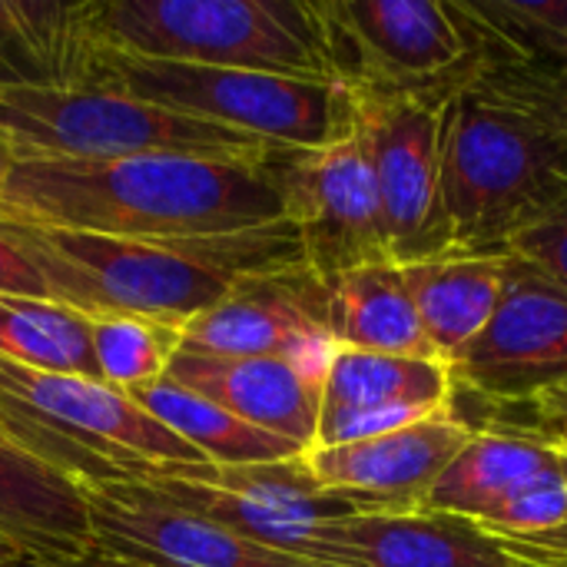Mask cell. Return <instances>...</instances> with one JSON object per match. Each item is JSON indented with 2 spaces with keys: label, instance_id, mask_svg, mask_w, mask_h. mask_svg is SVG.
<instances>
[{
  "label": "cell",
  "instance_id": "cell-1",
  "mask_svg": "<svg viewBox=\"0 0 567 567\" xmlns=\"http://www.w3.org/2000/svg\"><path fill=\"white\" fill-rule=\"evenodd\" d=\"M0 219L123 239H196L286 219L266 159L156 153L103 163L13 159Z\"/></svg>",
  "mask_w": 567,
  "mask_h": 567
},
{
  "label": "cell",
  "instance_id": "cell-2",
  "mask_svg": "<svg viewBox=\"0 0 567 567\" xmlns=\"http://www.w3.org/2000/svg\"><path fill=\"white\" fill-rule=\"evenodd\" d=\"M0 229L33 259L50 299L86 316L133 312L189 322L216 306L236 279L306 262L289 219L196 239H123L13 219H0Z\"/></svg>",
  "mask_w": 567,
  "mask_h": 567
},
{
  "label": "cell",
  "instance_id": "cell-3",
  "mask_svg": "<svg viewBox=\"0 0 567 567\" xmlns=\"http://www.w3.org/2000/svg\"><path fill=\"white\" fill-rule=\"evenodd\" d=\"M565 189V136L472 70L445 96L422 259L508 256L512 236Z\"/></svg>",
  "mask_w": 567,
  "mask_h": 567
},
{
  "label": "cell",
  "instance_id": "cell-4",
  "mask_svg": "<svg viewBox=\"0 0 567 567\" xmlns=\"http://www.w3.org/2000/svg\"><path fill=\"white\" fill-rule=\"evenodd\" d=\"M0 435L76 485L153 482L206 458L100 379L37 372L0 359Z\"/></svg>",
  "mask_w": 567,
  "mask_h": 567
},
{
  "label": "cell",
  "instance_id": "cell-5",
  "mask_svg": "<svg viewBox=\"0 0 567 567\" xmlns=\"http://www.w3.org/2000/svg\"><path fill=\"white\" fill-rule=\"evenodd\" d=\"M96 33L123 56L342 83L306 0H96Z\"/></svg>",
  "mask_w": 567,
  "mask_h": 567
},
{
  "label": "cell",
  "instance_id": "cell-6",
  "mask_svg": "<svg viewBox=\"0 0 567 567\" xmlns=\"http://www.w3.org/2000/svg\"><path fill=\"white\" fill-rule=\"evenodd\" d=\"M90 86L136 96L282 150L329 146L346 140L359 123L355 90L349 83L146 60L113 50H103Z\"/></svg>",
  "mask_w": 567,
  "mask_h": 567
},
{
  "label": "cell",
  "instance_id": "cell-7",
  "mask_svg": "<svg viewBox=\"0 0 567 567\" xmlns=\"http://www.w3.org/2000/svg\"><path fill=\"white\" fill-rule=\"evenodd\" d=\"M0 136L13 159L103 163L156 153L266 159L276 146L113 90L3 86Z\"/></svg>",
  "mask_w": 567,
  "mask_h": 567
},
{
  "label": "cell",
  "instance_id": "cell-8",
  "mask_svg": "<svg viewBox=\"0 0 567 567\" xmlns=\"http://www.w3.org/2000/svg\"><path fill=\"white\" fill-rule=\"evenodd\" d=\"M332 63L349 86L412 90L458 83L482 60L462 3L432 0H322Z\"/></svg>",
  "mask_w": 567,
  "mask_h": 567
},
{
  "label": "cell",
  "instance_id": "cell-9",
  "mask_svg": "<svg viewBox=\"0 0 567 567\" xmlns=\"http://www.w3.org/2000/svg\"><path fill=\"white\" fill-rule=\"evenodd\" d=\"M286 219L302 239L306 262L332 279L339 272L392 262L382 203L365 136L355 130L319 150H282L266 156Z\"/></svg>",
  "mask_w": 567,
  "mask_h": 567
},
{
  "label": "cell",
  "instance_id": "cell-10",
  "mask_svg": "<svg viewBox=\"0 0 567 567\" xmlns=\"http://www.w3.org/2000/svg\"><path fill=\"white\" fill-rule=\"evenodd\" d=\"M140 485L256 545L306 561L322 525L352 515L339 495L312 478L306 455L266 465H173Z\"/></svg>",
  "mask_w": 567,
  "mask_h": 567
},
{
  "label": "cell",
  "instance_id": "cell-11",
  "mask_svg": "<svg viewBox=\"0 0 567 567\" xmlns=\"http://www.w3.org/2000/svg\"><path fill=\"white\" fill-rule=\"evenodd\" d=\"M455 385L492 402H538L567 385V289L525 259H505L498 306L449 365Z\"/></svg>",
  "mask_w": 567,
  "mask_h": 567
},
{
  "label": "cell",
  "instance_id": "cell-12",
  "mask_svg": "<svg viewBox=\"0 0 567 567\" xmlns=\"http://www.w3.org/2000/svg\"><path fill=\"white\" fill-rule=\"evenodd\" d=\"M452 86L455 83L412 90L352 86L359 106V130L369 146L382 203L389 252L399 266L422 259L439 189L442 110Z\"/></svg>",
  "mask_w": 567,
  "mask_h": 567
},
{
  "label": "cell",
  "instance_id": "cell-13",
  "mask_svg": "<svg viewBox=\"0 0 567 567\" xmlns=\"http://www.w3.org/2000/svg\"><path fill=\"white\" fill-rule=\"evenodd\" d=\"M186 352L199 355H276L326 372L336 342L329 336V286L312 266L243 276L233 289L186 322Z\"/></svg>",
  "mask_w": 567,
  "mask_h": 567
},
{
  "label": "cell",
  "instance_id": "cell-14",
  "mask_svg": "<svg viewBox=\"0 0 567 567\" xmlns=\"http://www.w3.org/2000/svg\"><path fill=\"white\" fill-rule=\"evenodd\" d=\"M100 548L150 567H319L199 518L140 482L80 485Z\"/></svg>",
  "mask_w": 567,
  "mask_h": 567
},
{
  "label": "cell",
  "instance_id": "cell-15",
  "mask_svg": "<svg viewBox=\"0 0 567 567\" xmlns=\"http://www.w3.org/2000/svg\"><path fill=\"white\" fill-rule=\"evenodd\" d=\"M475 432L472 422L455 415L452 402L445 412L399 432L336 449H312L306 452V465L312 478L352 512L409 515L422 512L425 495Z\"/></svg>",
  "mask_w": 567,
  "mask_h": 567
},
{
  "label": "cell",
  "instance_id": "cell-16",
  "mask_svg": "<svg viewBox=\"0 0 567 567\" xmlns=\"http://www.w3.org/2000/svg\"><path fill=\"white\" fill-rule=\"evenodd\" d=\"M309 561L319 567H518L478 525L442 512L365 515L322 525Z\"/></svg>",
  "mask_w": 567,
  "mask_h": 567
},
{
  "label": "cell",
  "instance_id": "cell-17",
  "mask_svg": "<svg viewBox=\"0 0 567 567\" xmlns=\"http://www.w3.org/2000/svg\"><path fill=\"white\" fill-rule=\"evenodd\" d=\"M166 375L262 432L289 439L306 452L316 445L326 372L276 355L229 359L179 349Z\"/></svg>",
  "mask_w": 567,
  "mask_h": 567
},
{
  "label": "cell",
  "instance_id": "cell-18",
  "mask_svg": "<svg viewBox=\"0 0 567 567\" xmlns=\"http://www.w3.org/2000/svg\"><path fill=\"white\" fill-rule=\"evenodd\" d=\"M103 50L96 0H0V90L90 86Z\"/></svg>",
  "mask_w": 567,
  "mask_h": 567
},
{
  "label": "cell",
  "instance_id": "cell-19",
  "mask_svg": "<svg viewBox=\"0 0 567 567\" xmlns=\"http://www.w3.org/2000/svg\"><path fill=\"white\" fill-rule=\"evenodd\" d=\"M0 538L23 555L80 551L93 542L83 488L0 435Z\"/></svg>",
  "mask_w": 567,
  "mask_h": 567
},
{
  "label": "cell",
  "instance_id": "cell-20",
  "mask_svg": "<svg viewBox=\"0 0 567 567\" xmlns=\"http://www.w3.org/2000/svg\"><path fill=\"white\" fill-rule=\"evenodd\" d=\"M508 256H435L402 266L425 339L452 365L488 326Z\"/></svg>",
  "mask_w": 567,
  "mask_h": 567
},
{
  "label": "cell",
  "instance_id": "cell-21",
  "mask_svg": "<svg viewBox=\"0 0 567 567\" xmlns=\"http://www.w3.org/2000/svg\"><path fill=\"white\" fill-rule=\"evenodd\" d=\"M561 465V452L538 432H475L449 462L422 512H442L482 525L525 482Z\"/></svg>",
  "mask_w": 567,
  "mask_h": 567
},
{
  "label": "cell",
  "instance_id": "cell-22",
  "mask_svg": "<svg viewBox=\"0 0 567 567\" xmlns=\"http://www.w3.org/2000/svg\"><path fill=\"white\" fill-rule=\"evenodd\" d=\"M326 286L329 336L339 349L435 359L399 262L359 266L326 279Z\"/></svg>",
  "mask_w": 567,
  "mask_h": 567
},
{
  "label": "cell",
  "instance_id": "cell-23",
  "mask_svg": "<svg viewBox=\"0 0 567 567\" xmlns=\"http://www.w3.org/2000/svg\"><path fill=\"white\" fill-rule=\"evenodd\" d=\"M126 395L159 425H166L176 439L193 445L209 465H266L306 455L302 445L236 419L216 402L183 389L169 375Z\"/></svg>",
  "mask_w": 567,
  "mask_h": 567
},
{
  "label": "cell",
  "instance_id": "cell-24",
  "mask_svg": "<svg viewBox=\"0 0 567 567\" xmlns=\"http://www.w3.org/2000/svg\"><path fill=\"white\" fill-rule=\"evenodd\" d=\"M452 369L439 359L382 355L359 349H336L326 382L322 409H379V405H452Z\"/></svg>",
  "mask_w": 567,
  "mask_h": 567
},
{
  "label": "cell",
  "instance_id": "cell-25",
  "mask_svg": "<svg viewBox=\"0 0 567 567\" xmlns=\"http://www.w3.org/2000/svg\"><path fill=\"white\" fill-rule=\"evenodd\" d=\"M0 359L37 372L100 379L90 316L53 299L0 296Z\"/></svg>",
  "mask_w": 567,
  "mask_h": 567
},
{
  "label": "cell",
  "instance_id": "cell-26",
  "mask_svg": "<svg viewBox=\"0 0 567 567\" xmlns=\"http://www.w3.org/2000/svg\"><path fill=\"white\" fill-rule=\"evenodd\" d=\"M186 339L183 319L110 312L90 316V342L100 382L120 392L163 379Z\"/></svg>",
  "mask_w": 567,
  "mask_h": 567
},
{
  "label": "cell",
  "instance_id": "cell-27",
  "mask_svg": "<svg viewBox=\"0 0 567 567\" xmlns=\"http://www.w3.org/2000/svg\"><path fill=\"white\" fill-rule=\"evenodd\" d=\"M478 40L502 56L558 70L567 63V0L462 3Z\"/></svg>",
  "mask_w": 567,
  "mask_h": 567
},
{
  "label": "cell",
  "instance_id": "cell-28",
  "mask_svg": "<svg viewBox=\"0 0 567 567\" xmlns=\"http://www.w3.org/2000/svg\"><path fill=\"white\" fill-rule=\"evenodd\" d=\"M482 47V60L475 66V73L495 86L502 96H508L512 103H518L522 110L535 113L538 120H545L551 130H558L567 140V76L548 66H535V63H522L512 56H502L498 50Z\"/></svg>",
  "mask_w": 567,
  "mask_h": 567
},
{
  "label": "cell",
  "instance_id": "cell-29",
  "mask_svg": "<svg viewBox=\"0 0 567 567\" xmlns=\"http://www.w3.org/2000/svg\"><path fill=\"white\" fill-rule=\"evenodd\" d=\"M558 449V445H555ZM567 518L565 462L508 495L478 528L492 538H522L558 528Z\"/></svg>",
  "mask_w": 567,
  "mask_h": 567
},
{
  "label": "cell",
  "instance_id": "cell-30",
  "mask_svg": "<svg viewBox=\"0 0 567 567\" xmlns=\"http://www.w3.org/2000/svg\"><path fill=\"white\" fill-rule=\"evenodd\" d=\"M449 409V405H445ZM445 409H422V405H379V409H322L319 412V432L312 449H336L352 442H369L389 432H399L405 425H415L422 419H432ZM309 449V452H312Z\"/></svg>",
  "mask_w": 567,
  "mask_h": 567
},
{
  "label": "cell",
  "instance_id": "cell-31",
  "mask_svg": "<svg viewBox=\"0 0 567 567\" xmlns=\"http://www.w3.org/2000/svg\"><path fill=\"white\" fill-rule=\"evenodd\" d=\"M508 256L532 262L567 289V189L512 236Z\"/></svg>",
  "mask_w": 567,
  "mask_h": 567
},
{
  "label": "cell",
  "instance_id": "cell-32",
  "mask_svg": "<svg viewBox=\"0 0 567 567\" xmlns=\"http://www.w3.org/2000/svg\"><path fill=\"white\" fill-rule=\"evenodd\" d=\"M561 462H565L567 475V455L561 452ZM508 558H515L518 565L532 567H567V518L551 528V532H542V535H522V538H495Z\"/></svg>",
  "mask_w": 567,
  "mask_h": 567
},
{
  "label": "cell",
  "instance_id": "cell-33",
  "mask_svg": "<svg viewBox=\"0 0 567 567\" xmlns=\"http://www.w3.org/2000/svg\"><path fill=\"white\" fill-rule=\"evenodd\" d=\"M0 296H33L50 299L47 282L33 259L0 229Z\"/></svg>",
  "mask_w": 567,
  "mask_h": 567
},
{
  "label": "cell",
  "instance_id": "cell-34",
  "mask_svg": "<svg viewBox=\"0 0 567 567\" xmlns=\"http://www.w3.org/2000/svg\"><path fill=\"white\" fill-rule=\"evenodd\" d=\"M10 567H150L130 558H120L106 548H100L96 542H90L80 551H60V555H23Z\"/></svg>",
  "mask_w": 567,
  "mask_h": 567
},
{
  "label": "cell",
  "instance_id": "cell-35",
  "mask_svg": "<svg viewBox=\"0 0 567 567\" xmlns=\"http://www.w3.org/2000/svg\"><path fill=\"white\" fill-rule=\"evenodd\" d=\"M532 405L538 412V429H535L538 435H545L551 442L567 439V385L545 395V399H538V402H532Z\"/></svg>",
  "mask_w": 567,
  "mask_h": 567
},
{
  "label": "cell",
  "instance_id": "cell-36",
  "mask_svg": "<svg viewBox=\"0 0 567 567\" xmlns=\"http://www.w3.org/2000/svg\"><path fill=\"white\" fill-rule=\"evenodd\" d=\"M17 558H23V551L17 545H10L7 538H0V567H10Z\"/></svg>",
  "mask_w": 567,
  "mask_h": 567
},
{
  "label": "cell",
  "instance_id": "cell-37",
  "mask_svg": "<svg viewBox=\"0 0 567 567\" xmlns=\"http://www.w3.org/2000/svg\"><path fill=\"white\" fill-rule=\"evenodd\" d=\"M10 166H13V153H10L7 140L0 136V186H3V179H7V173H10Z\"/></svg>",
  "mask_w": 567,
  "mask_h": 567
},
{
  "label": "cell",
  "instance_id": "cell-38",
  "mask_svg": "<svg viewBox=\"0 0 567 567\" xmlns=\"http://www.w3.org/2000/svg\"><path fill=\"white\" fill-rule=\"evenodd\" d=\"M551 442V439H548ZM555 445H558V452H565L567 455V439H555Z\"/></svg>",
  "mask_w": 567,
  "mask_h": 567
},
{
  "label": "cell",
  "instance_id": "cell-39",
  "mask_svg": "<svg viewBox=\"0 0 567 567\" xmlns=\"http://www.w3.org/2000/svg\"><path fill=\"white\" fill-rule=\"evenodd\" d=\"M558 73H561V76H567V63L565 66H558Z\"/></svg>",
  "mask_w": 567,
  "mask_h": 567
},
{
  "label": "cell",
  "instance_id": "cell-40",
  "mask_svg": "<svg viewBox=\"0 0 567 567\" xmlns=\"http://www.w3.org/2000/svg\"><path fill=\"white\" fill-rule=\"evenodd\" d=\"M522 567H532V565H522Z\"/></svg>",
  "mask_w": 567,
  "mask_h": 567
},
{
  "label": "cell",
  "instance_id": "cell-41",
  "mask_svg": "<svg viewBox=\"0 0 567 567\" xmlns=\"http://www.w3.org/2000/svg\"><path fill=\"white\" fill-rule=\"evenodd\" d=\"M518 567H522V565H518Z\"/></svg>",
  "mask_w": 567,
  "mask_h": 567
}]
</instances>
